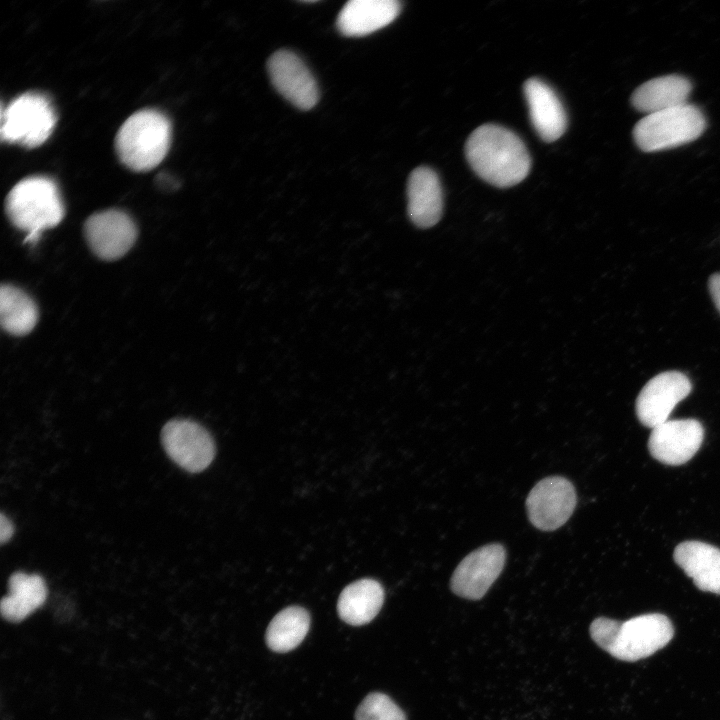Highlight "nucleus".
I'll return each mask as SVG.
<instances>
[{"label": "nucleus", "mask_w": 720, "mask_h": 720, "mask_svg": "<svg viewBox=\"0 0 720 720\" xmlns=\"http://www.w3.org/2000/svg\"><path fill=\"white\" fill-rule=\"evenodd\" d=\"M310 628V615L302 607L290 606L281 610L269 623L265 640L274 652L286 653L296 648Z\"/></svg>", "instance_id": "nucleus-22"}, {"label": "nucleus", "mask_w": 720, "mask_h": 720, "mask_svg": "<svg viewBox=\"0 0 720 720\" xmlns=\"http://www.w3.org/2000/svg\"><path fill=\"white\" fill-rule=\"evenodd\" d=\"M505 559V549L498 543L474 550L454 570L451 590L462 598L481 599L502 572Z\"/></svg>", "instance_id": "nucleus-10"}, {"label": "nucleus", "mask_w": 720, "mask_h": 720, "mask_svg": "<svg viewBox=\"0 0 720 720\" xmlns=\"http://www.w3.org/2000/svg\"><path fill=\"white\" fill-rule=\"evenodd\" d=\"M383 601L382 586L373 579H361L344 588L338 599L337 611L347 624L364 625L378 614Z\"/></svg>", "instance_id": "nucleus-20"}, {"label": "nucleus", "mask_w": 720, "mask_h": 720, "mask_svg": "<svg viewBox=\"0 0 720 720\" xmlns=\"http://www.w3.org/2000/svg\"><path fill=\"white\" fill-rule=\"evenodd\" d=\"M705 127L701 110L686 103L646 115L634 126L633 138L642 151L655 152L691 142Z\"/></svg>", "instance_id": "nucleus-5"}, {"label": "nucleus", "mask_w": 720, "mask_h": 720, "mask_svg": "<svg viewBox=\"0 0 720 720\" xmlns=\"http://www.w3.org/2000/svg\"><path fill=\"white\" fill-rule=\"evenodd\" d=\"M400 11L396 0H350L339 12L336 26L344 36H365L390 24Z\"/></svg>", "instance_id": "nucleus-16"}, {"label": "nucleus", "mask_w": 720, "mask_h": 720, "mask_svg": "<svg viewBox=\"0 0 720 720\" xmlns=\"http://www.w3.org/2000/svg\"><path fill=\"white\" fill-rule=\"evenodd\" d=\"M83 231L92 252L105 261L124 256L137 238V228L132 218L117 209L92 214L85 221Z\"/></svg>", "instance_id": "nucleus-9"}, {"label": "nucleus", "mask_w": 720, "mask_h": 720, "mask_svg": "<svg viewBox=\"0 0 720 720\" xmlns=\"http://www.w3.org/2000/svg\"><path fill=\"white\" fill-rule=\"evenodd\" d=\"M9 594L1 600V614L10 622H20L40 608L47 598L44 579L38 574L13 573L8 582Z\"/></svg>", "instance_id": "nucleus-19"}, {"label": "nucleus", "mask_w": 720, "mask_h": 720, "mask_svg": "<svg viewBox=\"0 0 720 720\" xmlns=\"http://www.w3.org/2000/svg\"><path fill=\"white\" fill-rule=\"evenodd\" d=\"M39 312L34 300L23 290L10 284L0 288V322L4 331L23 336L36 326Z\"/></svg>", "instance_id": "nucleus-21"}, {"label": "nucleus", "mask_w": 720, "mask_h": 720, "mask_svg": "<svg viewBox=\"0 0 720 720\" xmlns=\"http://www.w3.org/2000/svg\"><path fill=\"white\" fill-rule=\"evenodd\" d=\"M708 286L712 300L720 312V273H715L710 276Z\"/></svg>", "instance_id": "nucleus-24"}, {"label": "nucleus", "mask_w": 720, "mask_h": 720, "mask_svg": "<svg viewBox=\"0 0 720 720\" xmlns=\"http://www.w3.org/2000/svg\"><path fill=\"white\" fill-rule=\"evenodd\" d=\"M590 635L611 656L634 662L666 646L674 636V628L670 619L660 613L643 614L624 622L599 617L591 623Z\"/></svg>", "instance_id": "nucleus-2"}, {"label": "nucleus", "mask_w": 720, "mask_h": 720, "mask_svg": "<svg viewBox=\"0 0 720 720\" xmlns=\"http://www.w3.org/2000/svg\"><path fill=\"white\" fill-rule=\"evenodd\" d=\"M531 123L545 142L560 138L567 127L565 109L555 91L538 78H530L523 85Z\"/></svg>", "instance_id": "nucleus-14"}, {"label": "nucleus", "mask_w": 720, "mask_h": 720, "mask_svg": "<svg viewBox=\"0 0 720 720\" xmlns=\"http://www.w3.org/2000/svg\"><path fill=\"white\" fill-rule=\"evenodd\" d=\"M275 89L300 110L312 109L319 100L318 85L304 62L292 51L279 50L267 61Z\"/></svg>", "instance_id": "nucleus-12"}, {"label": "nucleus", "mask_w": 720, "mask_h": 720, "mask_svg": "<svg viewBox=\"0 0 720 720\" xmlns=\"http://www.w3.org/2000/svg\"><path fill=\"white\" fill-rule=\"evenodd\" d=\"M675 562L695 586L720 595V549L701 541H685L674 550Z\"/></svg>", "instance_id": "nucleus-17"}, {"label": "nucleus", "mask_w": 720, "mask_h": 720, "mask_svg": "<svg viewBox=\"0 0 720 720\" xmlns=\"http://www.w3.org/2000/svg\"><path fill=\"white\" fill-rule=\"evenodd\" d=\"M692 389L690 379L679 371L662 372L650 379L636 399V415L646 427L654 428L668 420L675 406Z\"/></svg>", "instance_id": "nucleus-11"}, {"label": "nucleus", "mask_w": 720, "mask_h": 720, "mask_svg": "<svg viewBox=\"0 0 720 720\" xmlns=\"http://www.w3.org/2000/svg\"><path fill=\"white\" fill-rule=\"evenodd\" d=\"M14 532V527L11 521L1 513L0 516V541L2 544L9 541Z\"/></svg>", "instance_id": "nucleus-25"}, {"label": "nucleus", "mask_w": 720, "mask_h": 720, "mask_svg": "<svg viewBox=\"0 0 720 720\" xmlns=\"http://www.w3.org/2000/svg\"><path fill=\"white\" fill-rule=\"evenodd\" d=\"M56 123L54 110L46 97L25 93L2 110L1 138L34 148L44 143Z\"/></svg>", "instance_id": "nucleus-6"}, {"label": "nucleus", "mask_w": 720, "mask_h": 720, "mask_svg": "<svg viewBox=\"0 0 720 720\" xmlns=\"http://www.w3.org/2000/svg\"><path fill=\"white\" fill-rule=\"evenodd\" d=\"M465 155L480 178L499 188L520 183L531 168L524 142L514 132L496 124L476 128L466 141Z\"/></svg>", "instance_id": "nucleus-1"}, {"label": "nucleus", "mask_w": 720, "mask_h": 720, "mask_svg": "<svg viewBox=\"0 0 720 720\" xmlns=\"http://www.w3.org/2000/svg\"><path fill=\"white\" fill-rule=\"evenodd\" d=\"M161 441L167 455L189 472L206 469L215 455V444L209 432L188 419H173L161 431Z\"/></svg>", "instance_id": "nucleus-7"}, {"label": "nucleus", "mask_w": 720, "mask_h": 720, "mask_svg": "<svg viewBox=\"0 0 720 720\" xmlns=\"http://www.w3.org/2000/svg\"><path fill=\"white\" fill-rule=\"evenodd\" d=\"M170 140L171 125L167 117L156 110L144 109L121 125L115 137V149L125 166L145 172L164 159Z\"/></svg>", "instance_id": "nucleus-4"}, {"label": "nucleus", "mask_w": 720, "mask_h": 720, "mask_svg": "<svg viewBox=\"0 0 720 720\" xmlns=\"http://www.w3.org/2000/svg\"><path fill=\"white\" fill-rule=\"evenodd\" d=\"M356 720H406L403 711L387 695L371 693L358 706Z\"/></svg>", "instance_id": "nucleus-23"}, {"label": "nucleus", "mask_w": 720, "mask_h": 720, "mask_svg": "<svg viewBox=\"0 0 720 720\" xmlns=\"http://www.w3.org/2000/svg\"><path fill=\"white\" fill-rule=\"evenodd\" d=\"M703 438L704 429L698 420H667L652 429L648 448L659 462L677 466L688 462L696 454Z\"/></svg>", "instance_id": "nucleus-13"}, {"label": "nucleus", "mask_w": 720, "mask_h": 720, "mask_svg": "<svg viewBox=\"0 0 720 720\" xmlns=\"http://www.w3.org/2000/svg\"><path fill=\"white\" fill-rule=\"evenodd\" d=\"M408 215L419 228L437 224L443 211V193L438 175L426 166L415 168L407 182Z\"/></svg>", "instance_id": "nucleus-15"}, {"label": "nucleus", "mask_w": 720, "mask_h": 720, "mask_svg": "<svg viewBox=\"0 0 720 720\" xmlns=\"http://www.w3.org/2000/svg\"><path fill=\"white\" fill-rule=\"evenodd\" d=\"M691 82L681 75H665L646 81L631 95L632 106L647 115L686 104Z\"/></svg>", "instance_id": "nucleus-18"}, {"label": "nucleus", "mask_w": 720, "mask_h": 720, "mask_svg": "<svg viewBox=\"0 0 720 720\" xmlns=\"http://www.w3.org/2000/svg\"><path fill=\"white\" fill-rule=\"evenodd\" d=\"M5 211L10 222L27 233L25 242L34 244L45 229L57 226L64 206L56 184L46 177H28L8 193Z\"/></svg>", "instance_id": "nucleus-3"}, {"label": "nucleus", "mask_w": 720, "mask_h": 720, "mask_svg": "<svg viewBox=\"0 0 720 720\" xmlns=\"http://www.w3.org/2000/svg\"><path fill=\"white\" fill-rule=\"evenodd\" d=\"M577 502L573 484L561 476L540 480L526 499L532 525L542 531H554L571 517Z\"/></svg>", "instance_id": "nucleus-8"}]
</instances>
